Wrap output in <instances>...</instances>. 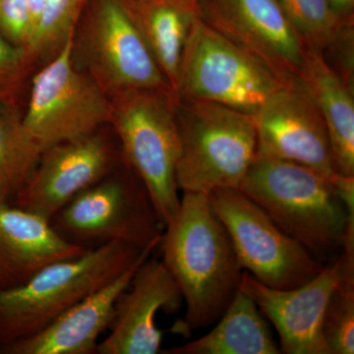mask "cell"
<instances>
[{"instance_id":"obj_1","label":"cell","mask_w":354,"mask_h":354,"mask_svg":"<svg viewBox=\"0 0 354 354\" xmlns=\"http://www.w3.org/2000/svg\"><path fill=\"white\" fill-rule=\"evenodd\" d=\"M158 247L185 301L179 328L195 330L215 324L239 290L244 271L208 195L183 192Z\"/></svg>"},{"instance_id":"obj_2","label":"cell","mask_w":354,"mask_h":354,"mask_svg":"<svg viewBox=\"0 0 354 354\" xmlns=\"http://www.w3.org/2000/svg\"><path fill=\"white\" fill-rule=\"evenodd\" d=\"M239 189L318 259L354 246V202L320 172L257 155Z\"/></svg>"},{"instance_id":"obj_3","label":"cell","mask_w":354,"mask_h":354,"mask_svg":"<svg viewBox=\"0 0 354 354\" xmlns=\"http://www.w3.org/2000/svg\"><path fill=\"white\" fill-rule=\"evenodd\" d=\"M158 246L104 244L53 263L20 288L0 292V351L48 327Z\"/></svg>"},{"instance_id":"obj_4","label":"cell","mask_w":354,"mask_h":354,"mask_svg":"<svg viewBox=\"0 0 354 354\" xmlns=\"http://www.w3.org/2000/svg\"><path fill=\"white\" fill-rule=\"evenodd\" d=\"M176 183L183 192L239 188L257 156L252 114L216 102L178 99Z\"/></svg>"},{"instance_id":"obj_5","label":"cell","mask_w":354,"mask_h":354,"mask_svg":"<svg viewBox=\"0 0 354 354\" xmlns=\"http://www.w3.org/2000/svg\"><path fill=\"white\" fill-rule=\"evenodd\" d=\"M176 100L171 91L160 90L127 91L111 97L109 124L123 158L145 184L165 225L180 205Z\"/></svg>"},{"instance_id":"obj_6","label":"cell","mask_w":354,"mask_h":354,"mask_svg":"<svg viewBox=\"0 0 354 354\" xmlns=\"http://www.w3.org/2000/svg\"><path fill=\"white\" fill-rule=\"evenodd\" d=\"M50 221L65 241L86 249L113 242L139 249L160 245L165 227L145 184L127 162L78 193Z\"/></svg>"},{"instance_id":"obj_7","label":"cell","mask_w":354,"mask_h":354,"mask_svg":"<svg viewBox=\"0 0 354 354\" xmlns=\"http://www.w3.org/2000/svg\"><path fill=\"white\" fill-rule=\"evenodd\" d=\"M290 80L194 14L181 55L176 97L216 102L254 115Z\"/></svg>"},{"instance_id":"obj_8","label":"cell","mask_w":354,"mask_h":354,"mask_svg":"<svg viewBox=\"0 0 354 354\" xmlns=\"http://www.w3.org/2000/svg\"><path fill=\"white\" fill-rule=\"evenodd\" d=\"M72 51L76 64L109 97L133 90L172 92L128 0H94L87 18L77 26Z\"/></svg>"},{"instance_id":"obj_9","label":"cell","mask_w":354,"mask_h":354,"mask_svg":"<svg viewBox=\"0 0 354 354\" xmlns=\"http://www.w3.org/2000/svg\"><path fill=\"white\" fill-rule=\"evenodd\" d=\"M72 48L73 38L32 78L23 120L43 151L111 122V97L76 64Z\"/></svg>"},{"instance_id":"obj_10","label":"cell","mask_w":354,"mask_h":354,"mask_svg":"<svg viewBox=\"0 0 354 354\" xmlns=\"http://www.w3.org/2000/svg\"><path fill=\"white\" fill-rule=\"evenodd\" d=\"M208 196L227 228L242 270L256 281L288 290L304 285L323 269L320 259L239 188L216 190Z\"/></svg>"},{"instance_id":"obj_11","label":"cell","mask_w":354,"mask_h":354,"mask_svg":"<svg viewBox=\"0 0 354 354\" xmlns=\"http://www.w3.org/2000/svg\"><path fill=\"white\" fill-rule=\"evenodd\" d=\"M351 274H354V249H344L334 263L324 266L317 276L297 288H269L243 272L239 288L274 326L281 353L328 354L322 333L324 316L333 292Z\"/></svg>"},{"instance_id":"obj_12","label":"cell","mask_w":354,"mask_h":354,"mask_svg":"<svg viewBox=\"0 0 354 354\" xmlns=\"http://www.w3.org/2000/svg\"><path fill=\"white\" fill-rule=\"evenodd\" d=\"M118 141L99 131L48 147L11 204L50 221L64 205L124 164Z\"/></svg>"},{"instance_id":"obj_13","label":"cell","mask_w":354,"mask_h":354,"mask_svg":"<svg viewBox=\"0 0 354 354\" xmlns=\"http://www.w3.org/2000/svg\"><path fill=\"white\" fill-rule=\"evenodd\" d=\"M254 118L257 155L305 165L332 180L339 176L327 127L301 78L272 93Z\"/></svg>"},{"instance_id":"obj_14","label":"cell","mask_w":354,"mask_h":354,"mask_svg":"<svg viewBox=\"0 0 354 354\" xmlns=\"http://www.w3.org/2000/svg\"><path fill=\"white\" fill-rule=\"evenodd\" d=\"M193 12L279 75L301 78L306 46L278 0H195Z\"/></svg>"},{"instance_id":"obj_15","label":"cell","mask_w":354,"mask_h":354,"mask_svg":"<svg viewBox=\"0 0 354 354\" xmlns=\"http://www.w3.org/2000/svg\"><path fill=\"white\" fill-rule=\"evenodd\" d=\"M183 298L176 279L162 260L147 258L118 297L109 335L97 344V354L162 353L164 333L158 312L176 313Z\"/></svg>"},{"instance_id":"obj_16","label":"cell","mask_w":354,"mask_h":354,"mask_svg":"<svg viewBox=\"0 0 354 354\" xmlns=\"http://www.w3.org/2000/svg\"><path fill=\"white\" fill-rule=\"evenodd\" d=\"M153 251H146L127 271L67 310L48 327L2 348L0 354L97 353L100 337L113 323L118 297Z\"/></svg>"},{"instance_id":"obj_17","label":"cell","mask_w":354,"mask_h":354,"mask_svg":"<svg viewBox=\"0 0 354 354\" xmlns=\"http://www.w3.org/2000/svg\"><path fill=\"white\" fill-rule=\"evenodd\" d=\"M87 250L65 241L43 216L0 205V292L20 288L48 265Z\"/></svg>"},{"instance_id":"obj_18","label":"cell","mask_w":354,"mask_h":354,"mask_svg":"<svg viewBox=\"0 0 354 354\" xmlns=\"http://www.w3.org/2000/svg\"><path fill=\"white\" fill-rule=\"evenodd\" d=\"M301 79L315 101L329 135L335 171L354 176V97L353 86L324 57L306 48Z\"/></svg>"},{"instance_id":"obj_19","label":"cell","mask_w":354,"mask_h":354,"mask_svg":"<svg viewBox=\"0 0 354 354\" xmlns=\"http://www.w3.org/2000/svg\"><path fill=\"white\" fill-rule=\"evenodd\" d=\"M216 327L199 339L176 346L169 354H279L266 321L252 298L241 288L232 298Z\"/></svg>"},{"instance_id":"obj_20","label":"cell","mask_w":354,"mask_h":354,"mask_svg":"<svg viewBox=\"0 0 354 354\" xmlns=\"http://www.w3.org/2000/svg\"><path fill=\"white\" fill-rule=\"evenodd\" d=\"M128 2L156 62L176 94L181 55L194 12L178 0Z\"/></svg>"},{"instance_id":"obj_21","label":"cell","mask_w":354,"mask_h":354,"mask_svg":"<svg viewBox=\"0 0 354 354\" xmlns=\"http://www.w3.org/2000/svg\"><path fill=\"white\" fill-rule=\"evenodd\" d=\"M43 149L18 106L0 104V205L11 204L38 164Z\"/></svg>"},{"instance_id":"obj_22","label":"cell","mask_w":354,"mask_h":354,"mask_svg":"<svg viewBox=\"0 0 354 354\" xmlns=\"http://www.w3.org/2000/svg\"><path fill=\"white\" fill-rule=\"evenodd\" d=\"M286 18L306 48L324 53L334 43L344 23L328 0H278Z\"/></svg>"},{"instance_id":"obj_23","label":"cell","mask_w":354,"mask_h":354,"mask_svg":"<svg viewBox=\"0 0 354 354\" xmlns=\"http://www.w3.org/2000/svg\"><path fill=\"white\" fill-rule=\"evenodd\" d=\"M88 0H46L28 51L35 62L53 57L73 38Z\"/></svg>"},{"instance_id":"obj_24","label":"cell","mask_w":354,"mask_h":354,"mask_svg":"<svg viewBox=\"0 0 354 354\" xmlns=\"http://www.w3.org/2000/svg\"><path fill=\"white\" fill-rule=\"evenodd\" d=\"M322 333L328 354L354 353V274L342 279L333 292Z\"/></svg>"},{"instance_id":"obj_25","label":"cell","mask_w":354,"mask_h":354,"mask_svg":"<svg viewBox=\"0 0 354 354\" xmlns=\"http://www.w3.org/2000/svg\"><path fill=\"white\" fill-rule=\"evenodd\" d=\"M35 59L27 48L15 46L0 35V104L18 106L21 91Z\"/></svg>"},{"instance_id":"obj_26","label":"cell","mask_w":354,"mask_h":354,"mask_svg":"<svg viewBox=\"0 0 354 354\" xmlns=\"http://www.w3.org/2000/svg\"><path fill=\"white\" fill-rule=\"evenodd\" d=\"M32 22L26 0H0V35L15 46L28 48Z\"/></svg>"},{"instance_id":"obj_27","label":"cell","mask_w":354,"mask_h":354,"mask_svg":"<svg viewBox=\"0 0 354 354\" xmlns=\"http://www.w3.org/2000/svg\"><path fill=\"white\" fill-rule=\"evenodd\" d=\"M333 10L339 17H353L354 0H328Z\"/></svg>"},{"instance_id":"obj_28","label":"cell","mask_w":354,"mask_h":354,"mask_svg":"<svg viewBox=\"0 0 354 354\" xmlns=\"http://www.w3.org/2000/svg\"><path fill=\"white\" fill-rule=\"evenodd\" d=\"M26 1H27L28 6H29L30 13H31L32 17V28H34L35 31L37 25H38L39 17H41V13H43L46 0H26ZM34 31H32V34H34Z\"/></svg>"},{"instance_id":"obj_29","label":"cell","mask_w":354,"mask_h":354,"mask_svg":"<svg viewBox=\"0 0 354 354\" xmlns=\"http://www.w3.org/2000/svg\"><path fill=\"white\" fill-rule=\"evenodd\" d=\"M183 6L188 7V8L192 9L193 6H194L195 0H178Z\"/></svg>"},{"instance_id":"obj_30","label":"cell","mask_w":354,"mask_h":354,"mask_svg":"<svg viewBox=\"0 0 354 354\" xmlns=\"http://www.w3.org/2000/svg\"><path fill=\"white\" fill-rule=\"evenodd\" d=\"M139 1H142V0H139Z\"/></svg>"}]
</instances>
